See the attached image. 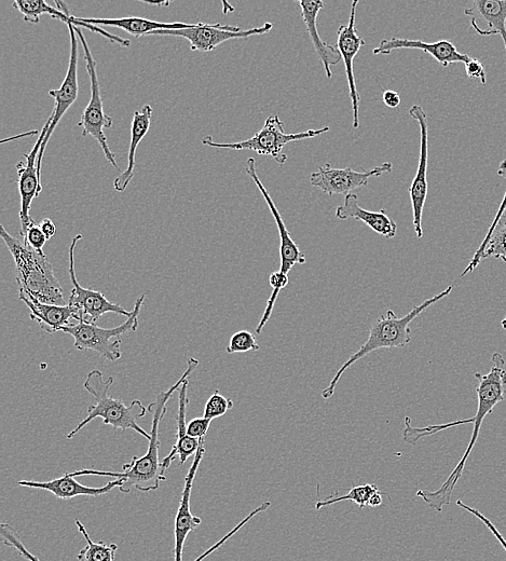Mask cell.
<instances>
[{
    "label": "cell",
    "instance_id": "9",
    "mask_svg": "<svg viewBox=\"0 0 506 561\" xmlns=\"http://www.w3.org/2000/svg\"><path fill=\"white\" fill-rule=\"evenodd\" d=\"M272 26V23L267 22L261 27H255V29L242 30L234 25L199 23L193 24L187 29L157 31L150 35L185 38L190 43L191 51L212 52L231 39H246L252 36L265 35L272 30Z\"/></svg>",
    "mask_w": 506,
    "mask_h": 561
},
{
    "label": "cell",
    "instance_id": "15",
    "mask_svg": "<svg viewBox=\"0 0 506 561\" xmlns=\"http://www.w3.org/2000/svg\"><path fill=\"white\" fill-rule=\"evenodd\" d=\"M52 118L50 117L46 122V125L41 131L39 138L32 149L30 154H25L24 157L26 162H19L17 164L18 170V185L21 196V210H20V221H21V236L24 238L27 230L35 223L30 215L32 203L35 198L39 197L41 191H43V185H41V180L39 179L37 171V159L40 152L41 146L45 141L48 130L51 126Z\"/></svg>",
    "mask_w": 506,
    "mask_h": 561
},
{
    "label": "cell",
    "instance_id": "8",
    "mask_svg": "<svg viewBox=\"0 0 506 561\" xmlns=\"http://www.w3.org/2000/svg\"><path fill=\"white\" fill-rule=\"evenodd\" d=\"M75 32L78 35L82 48L85 52V60L87 63V72L91 82V98L84 113H82L78 127L82 128V136H92L95 141H98L102 147L104 156L107 161L113 164V167L120 170L116 155L112 152L107 144L105 129L113 127V118L104 113L103 100L100 89V82L97 71V61L94 60L87 40L82 34L80 27L74 26Z\"/></svg>",
    "mask_w": 506,
    "mask_h": 561
},
{
    "label": "cell",
    "instance_id": "36",
    "mask_svg": "<svg viewBox=\"0 0 506 561\" xmlns=\"http://www.w3.org/2000/svg\"><path fill=\"white\" fill-rule=\"evenodd\" d=\"M457 505L460 506L461 509L468 511L469 513L474 515L476 518L480 519V521L482 523H484V525L491 531L492 535H494L495 538L499 541V543L502 545L504 551L506 552V540L501 535L498 528L494 524H492L491 521H489V518H487L480 511H478L476 509H473L472 506H470L466 503H463L461 500L457 501Z\"/></svg>",
    "mask_w": 506,
    "mask_h": 561
},
{
    "label": "cell",
    "instance_id": "39",
    "mask_svg": "<svg viewBox=\"0 0 506 561\" xmlns=\"http://www.w3.org/2000/svg\"><path fill=\"white\" fill-rule=\"evenodd\" d=\"M498 174L500 176H504L505 179H506V159L501 162L500 167L498 169ZM505 210H506V191H505V195L503 197V200L501 202L500 208H499V210L497 212V215L495 217V220H494V222H492L491 226L489 227L488 234H487L486 238L484 239V242H486L489 239V237L492 235V232L495 231L499 221L501 220V218L504 215Z\"/></svg>",
    "mask_w": 506,
    "mask_h": 561
},
{
    "label": "cell",
    "instance_id": "30",
    "mask_svg": "<svg viewBox=\"0 0 506 561\" xmlns=\"http://www.w3.org/2000/svg\"><path fill=\"white\" fill-rule=\"evenodd\" d=\"M377 491H379L378 487L373 484L355 486L348 492V495L337 498L331 497L327 498L324 501H319L316 504V509L320 511L323 508H326V506L334 505L343 501H351L355 504H358L360 506V509L363 510L365 506H368L369 499H371Z\"/></svg>",
    "mask_w": 506,
    "mask_h": 561
},
{
    "label": "cell",
    "instance_id": "6",
    "mask_svg": "<svg viewBox=\"0 0 506 561\" xmlns=\"http://www.w3.org/2000/svg\"><path fill=\"white\" fill-rule=\"evenodd\" d=\"M143 294L136 300L132 314L127 321L115 328H101L95 324L78 322L75 325L62 327V332L71 335L75 340V347L81 352L95 351L109 362H117L122 357L121 336L135 332L139 327V316L145 303Z\"/></svg>",
    "mask_w": 506,
    "mask_h": 561
},
{
    "label": "cell",
    "instance_id": "31",
    "mask_svg": "<svg viewBox=\"0 0 506 561\" xmlns=\"http://www.w3.org/2000/svg\"><path fill=\"white\" fill-rule=\"evenodd\" d=\"M269 283L272 287L273 292L267 301V307L263 314V318L256 327L257 334H261L263 332L264 327L269 322L272 316V311L273 308H275L280 292L284 290L287 285H289L290 279L289 276H285L280 271H276L273 272L270 276Z\"/></svg>",
    "mask_w": 506,
    "mask_h": 561
},
{
    "label": "cell",
    "instance_id": "42",
    "mask_svg": "<svg viewBox=\"0 0 506 561\" xmlns=\"http://www.w3.org/2000/svg\"><path fill=\"white\" fill-rule=\"evenodd\" d=\"M382 502H384V499H382V494L380 491H377L376 494L373 495L371 499H369L368 506L377 508V506H380Z\"/></svg>",
    "mask_w": 506,
    "mask_h": 561
},
{
    "label": "cell",
    "instance_id": "38",
    "mask_svg": "<svg viewBox=\"0 0 506 561\" xmlns=\"http://www.w3.org/2000/svg\"><path fill=\"white\" fill-rule=\"evenodd\" d=\"M466 65V73L471 79L481 80L482 84L485 85L487 82V75L485 72L484 65L481 61L477 59H471Z\"/></svg>",
    "mask_w": 506,
    "mask_h": 561
},
{
    "label": "cell",
    "instance_id": "45",
    "mask_svg": "<svg viewBox=\"0 0 506 561\" xmlns=\"http://www.w3.org/2000/svg\"><path fill=\"white\" fill-rule=\"evenodd\" d=\"M501 325H502V327L504 328V330H506V317H505V319L502 321Z\"/></svg>",
    "mask_w": 506,
    "mask_h": 561
},
{
    "label": "cell",
    "instance_id": "37",
    "mask_svg": "<svg viewBox=\"0 0 506 561\" xmlns=\"http://www.w3.org/2000/svg\"><path fill=\"white\" fill-rule=\"evenodd\" d=\"M212 420L207 418H195L187 423V433L195 439H205L211 427Z\"/></svg>",
    "mask_w": 506,
    "mask_h": 561
},
{
    "label": "cell",
    "instance_id": "26",
    "mask_svg": "<svg viewBox=\"0 0 506 561\" xmlns=\"http://www.w3.org/2000/svg\"><path fill=\"white\" fill-rule=\"evenodd\" d=\"M77 21L87 23L94 26H112L117 27L135 37L150 35L157 31H174L187 29L193 24L186 23H162L144 18L130 17L121 19H89L76 18Z\"/></svg>",
    "mask_w": 506,
    "mask_h": 561
},
{
    "label": "cell",
    "instance_id": "2",
    "mask_svg": "<svg viewBox=\"0 0 506 561\" xmlns=\"http://www.w3.org/2000/svg\"><path fill=\"white\" fill-rule=\"evenodd\" d=\"M491 362L492 366L488 374H475V378L478 382L476 387L478 400L476 415L470 419L455 421L456 427L462 426V424H474L473 434L466 453H464L455 470L451 472L446 482L439 490H419L417 492V496L425 501L430 506V508L434 509L437 512H442L444 506L450 504L451 497H453V492L460 478L462 477L469 456L472 453V450L478 440V436H480L484 419L487 417V415H490L492 412H494L495 407L505 399V360L500 353H495L494 357H492Z\"/></svg>",
    "mask_w": 506,
    "mask_h": 561
},
{
    "label": "cell",
    "instance_id": "44",
    "mask_svg": "<svg viewBox=\"0 0 506 561\" xmlns=\"http://www.w3.org/2000/svg\"><path fill=\"white\" fill-rule=\"evenodd\" d=\"M144 4L154 5V6H160V7H163V6H164V7H168V6L171 5L170 2H161V3H150V2H148V3H144Z\"/></svg>",
    "mask_w": 506,
    "mask_h": 561
},
{
    "label": "cell",
    "instance_id": "3",
    "mask_svg": "<svg viewBox=\"0 0 506 561\" xmlns=\"http://www.w3.org/2000/svg\"><path fill=\"white\" fill-rule=\"evenodd\" d=\"M453 290V286H448L447 289L439 295L426 300L425 303H422L420 306L413 307L403 318L396 316L393 310H388L386 316H380L373 323L365 344L339 368V371L336 373L333 380H331L330 386L322 391V398L324 400L333 398L341 377H343L353 364L365 358L369 353L381 349L404 348L409 345L410 342H412V330H410L409 327L410 323L416 320L422 312H425L428 308L447 297Z\"/></svg>",
    "mask_w": 506,
    "mask_h": 561
},
{
    "label": "cell",
    "instance_id": "14",
    "mask_svg": "<svg viewBox=\"0 0 506 561\" xmlns=\"http://www.w3.org/2000/svg\"><path fill=\"white\" fill-rule=\"evenodd\" d=\"M409 116L418 122L420 127V158L419 166L412 186L409 188L410 201H412L414 228L417 238L423 237L422 216L428 197V162H429V128L428 117L420 105L410 108Z\"/></svg>",
    "mask_w": 506,
    "mask_h": 561
},
{
    "label": "cell",
    "instance_id": "27",
    "mask_svg": "<svg viewBox=\"0 0 506 561\" xmlns=\"http://www.w3.org/2000/svg\"><path fill=\"white\" fill-rule=\"evenodd\" d=\"M494 257L506 263V216L503 215L496 229L489 239L482 243L476 251L469 266L462 272L461 277H466L473 272L484 259Z\"/></svg>",
    "mask_w": 506,
    "mask_h": 561
},
{
    "label": "cell",
    "instance_id": "20",
    "mask_svg": "<svg viewBox=\"0 0 506 561\" xmlns=\"http://www.w3.org/2000/svg\"><path fill=\"white\" fill-rule=\"evenodd\" d=\"M336 216L341 221L353 220L361 221L369 228L376 232V234L390 240L398 234V225L387 214L385 209L379 212L367 211L360 207L359 198L357 195L350 194L345 197L343 205L336 210Z\"/></svg>",
    "mask_w": 506,
    "mask_h": 561
},
{
    "label": "cell",
    "instance_id": "17",
    "mask_svg": "<svg viewBox=\"0 0 506 561\" xmlns=\"http://www.w3.org/2000/svg\"><path fill=\"white\" fill-rule=\"evenodd\" d=\"M245 171L250 175L259 191H261V194L265 198V201L267 202L268 208L272 213L273 218H275L281 240V268L279 271L283 273V275L289 276V273L294 268V266L306 264V255L304 252L300 251L298 244L291 237L290 232L289 230H287V227L283 221L279 209L277 208L276 203L273 202L270 194L268 193V190L262 183L261 179H259L256 170V161L254 158H249L248 161H246Z\"/></svg>",
    "mask_w": 506,
    "mask_h": 561
},
{
    "label": "cell",
    "instance_id": "33",
    "mask_svg": "<svg viewBox=\"0 0 506 561\" xmlns=\"http://www.w3.org/2000/svg\"><path fill=\"white\" fill-rule=\"evenodd\" d=\"M231 408H234V402L216 391L205 404L203 417L213 421L225 416Z\"/></svg>",
    "mask_w": 506,
    "mask_h": 561
},
{
    "label": "cell",
    "instance_id": "22",
    "mask_svg": "<svg viewBox=\"0 0 506 561\" xmlns=\"http://www.w3.org/2000/svg\"><path fill=\"white\" fill-rule=\"evenodd\" d=\"M299 5L302 7L303 20L313 47L323 63L327 78L331 79L333 77L331 66L337 65L343 59H341L338 49L322 40L318 31V16L325 4L321 0H312V2H299Z\"/></svg>",
    "mask_w": 506,
    "mask_h": 561
},
{
    "label": "cell",
    "instance_id": "24",
    "mask_svg": "<svg viewBox=\"0 0 506 561\" xmlns=\"http://www.w3.org/2000/svg\"><path fill=\"white\" fill-rule=\"evenodd\" d=\"M188 379L183 383L179 395V413H177V434L176 443L174 444L171 453L164 458L162 461L163 468L168 470L171 467V463L176 457L180 458V465H183L189 457L196 455L200 440L191 437L187 433V406L189 403L187 391H188Z\"/></svg>",
    "mask_w": 506,
    "mask_h": 561
},
{
    "label": "cell",
    "instance_id": "19",
    "mask_svg": "<svg viewBox=\"0 0 506 561\" xmlns=\"http://www.w3.org/2000/svg\"><path fill=\"white\" fill-rule=\"evenodd\" d=\"M464 13L477 34L500 35L506 53V0H476Z\"/></svg>",
    "mask_w": 506,
    "mask_h": 561
},
{
    "label": "cell",
    "instance_id": "28",
    "mask_svg": "<svg viewBox=\"0 0 506 561\" xmlns=\"http://www.w3.org/2000/svg\"><path fill=\"white\" fill-rule=\"evenodd\" d=\"M56 5L58 9L52 8L43 0H16L12 6L22 13L25 22L38 24L40 17L44 15H49L52 19L65 24L70 22V10L67 5L63 2H56Z\"/></svg>",
    "mask_w": 506,
    "mask_h": 561
},
{
    "label": "cell",
    "instance_id": "40",
    "mask_svg": "<svg viewBox=\"0 0 506 561\" xmlns=\"http://www.w3.org/2000/svg\"><path fill=\"white\" fill-rule=\"evenodd\" d=\"M382 100H384V103L390 108L399 107L402 102L400 93L392 90L385 91L384 94H382Z\"/></svg>",
    "mask_w": 506,
    "mask_h": 561
},
{
    "label": "cell",
    "instance_id": "25",
    "mask_svg": "<svg viewBox=\"0 0 506 561\" xmlns=\"http://www.w3.org/2000/svg\"><path fill=\"white\" fill-rule=\"evenodd\" d=\"M153 113V107L148 104L144 105L141 111H136L134 113L131 129V143L128 155V167L118 177H116L114 182V188L118 191V193L126 191L133 180L136 166V150H138L139 145L150 129V125H152Z\"/></svg>",
    "mask_w": 506,
    "mask_h": 561
},
{
    "label": "cell",
    "instance_id": "4",
    "mask_svg": "<svg viewBox=\"0 0 506 561\" xmlns=\"http://www.w3.org/2000/svg\"><path fill=\"white\" fill-rule=\"evenodd\" d=\"M0 237L15 261L19 292L33 296L41 303L65 306L62 286L46 254L27 248L12 237L4 225H0Z\"/></svg>",
    "mask_w": 506,
    "mask_h": 561
},
{
    "label": "cell",
    "instance_id": "41",
    "mask_svg": "<svg viewBox=\"0 0 506 561\" xmlns=\"http://www.w3.org/2000/svg\"><path fill=\"white\" fill-rule=\"evenodd\" d=\"M39 227L41 231L44 232V235L46 236L48 241L57 234V227L50 220V218H44V220L39 223Z\"/></svg>",
    "mask_w": 506,
    "mask_h": 561
},
{
    "label": "cell",
    "instance_id": "32",
    "mask_svg": "<svg viewBox=\"0 0 506 561\" xmlns=\"http://www.w3.org/2000/svg\"><path fill=\"white\" fill-rule=\"evenodd\" d=\"M261 350L256 337L249 331H240L231 336L226 349L229 354L256 352Z\"/></svg>",
    "mask_w": 506,
    "mask_h": 561
},
{
    "label": "cell",
    "instance_id": "18",
    "mask_svg": "<svg viewBox=\"0 0 506 561\" xmlns=\"http://www.w3.org/2000/svg\"><path fill=\"white\" fill-rule=\"evenodd\" d=\"M400 49H417L429 53L431 57L444 67L454 63L466 64L472 59L468 54L460 53L456 46L448 40H440L429 44L422 40L394 37L381 40L379 46L373 50V53L375 56H378V54H390Z\"/></svg>",
    "mask_w": 506,
    "mask_h": 561
},
{
    "label": "cell",
    "instance_id": "34",
    "mask_svg": "<svg viewBox=\"0 0 506 561\" xmlns=\"http://www.w3.org/2000/svg\"><path fill=\"white\" fill-rule=\"evenodd\" d=\"M0 535H2L3 541L7 546L15 549L20 556L29 561H40V559L32 554L26 549L24 543L22 542L18 531L11 525L3 523L0 525Z\"/></svg>",
    "mask_w": 506,
    "mask_h": 561
},
{
    "label": "cell",
    "instance_id": "7",
    "mask_svg": "<svg viewBox=\"0 0 506 561\" xmlns=\"http://www.w3.org/2000/svg\"><path fill=\"white\" fill-rule=\"evenodd\" d=\"M330 127L319 130H308L302 133L287 134L284 132V123L278 115L270 116L266 119L261 131H258L253 138L238 143H216L211 136L202 140V144L209 147L225 148L232 150H251L261 156H269L279 164L287 161V156L283 149L292 142L304 141L317 138L330 131Z\"/></svg>",
    "mask_w": 506,
    "mask_h": 561
},
{
    "label": "cell",
    "instance_id": "16",
    "mask_svg": "<svg viewBox=\"0 0 506 561\" xmlns=\"http://www.w3.org/2000/svg\"><path fill=\"white\" fill-rule=\"evenodd\" d=\"M205 455V439H200V445L195 455L193 464L185 478V486L183 496L180 502L179 510H177L175 518V546L174 561H183L184 547L191 531L197 529L202 521L200 517L195 516L190 510L191 490H193L194 481L200 467V463Z\"/></svg>",
    "mask_w": 506,
    "mask_h": 561
},
{
    "label": "cell",
    "instance_id": "5",
    "mask_svg": "<svg viewBox=\"0 0 506 561\" xmlns=\"http://www.w3.org/2000/svg\"><path fill=\"white\" fill-rule=\"evenodd\" d=\"M114 385V378L109 377L104 380L103 374L98 371H92L88 374L85 381V389L94 396L95 404L88 408L87 417L77 424V427L67 434V439L71 440L77 435L87 424L97 418H102L106 426H112L115 430L126 432L133 430L141 434L148 441L150 433L140 427L138 420L145 417L147 408L139 400H134L127 406L121 400L114 399L109 395V389Z\"/></svg>",
    "mask_w": 506,
    "mask_h": 561
},
{
    "label": "cell",
    "instance_id": "10",
    "mask_svg": "<svg viewBox=\"0 0 506 561\" xmlns=\"http://www.w3.org/2000/svg\"><path fill=\"white\" fill-rule=\"evenodd\" d=\"M81 239L82 235H77L70 246V277L74 289L67 305L75 311V320L87 324H95L106 313H116L119 316L130 318L132 311H127L120 305L112 303L103 293L85 289V287L80 285L75 269V250L76 245Z\"/></svg>",
    "mask_w": 506,
    "mask_h": 561
},
{
    "label": "cell",
    "instance_id": "21",
    "mask_svg": "<svg viewBox=\"0 0 506 561\" xmlns=\"http://www.w3.org/2000/svg\"><path fill=\"white\" fill-rule=\"evenodd\" d=\"M18 485L33 489H44L59 499L70 500L80 496L99 497L106 495L113 489L119 488L121 481L115 480L103 487H88L78 483L72 473H66L63 477L56 478V480L50 482L20 481Z\"/></svg>",
    "mask_w": 506,
    "mask_h": 561
},
{
    "label": "cell",
    "instance_id": "29",
    "mask_svg": "<svg viewBox=\"0 0 506 561\" xmlns=\"http://www.w3.org/2000/svg\"><path fill=\"white\" fill-rule=\"evenodd\" d=\"M76 525L81 533L84 536L85 540L87 541V546L84 550H81L78 555L79 561H114L116 552L118 551V545L113 544H105L104 542H93L89 536V533L80 521L76 519Z\"/></svg>",
    "mask_w": 506,
    "mask_h": 561
},
{
    "label": "cell",
    "instance_id": "43",
    "mask_svg": "<svg viewBox=\"0 0 506 561\" xmlns=\"http://www.w3.org/2000/svg\"><path fill=\"white\" fill-rule=\"evenodd\" d=\"M36 134H38V131L27 132V133H24L22 135L13 136V138H11V139L4 140L3 143L11 142L13 140H18V139H21V138H25V136H31V135H36Z\"/></svg>",
    "mask_w": 506,
    "mask_h": 561
},
{
    "label": "cell",
    "instance_id": "23",
    "mask_svg": "<svg viewBox=\"0 0 506 561\" xmlns=\"http://www.w3.org/2000/svg\"><path fill=\"white\" fill-rule=\"evenodd\" d=\"M19 298L29 307L31 319L36 321L49 334L61 331L62 327L70 325L71 319H75V311L68 305L58 306L41 303V301L25 292H19Z\"/></svg>",
    "mask_w": 506,
    "mask_h": 561
},
{
    "label": "cell",
    "instance_id": "12",
    "mask_svg": "<svg viewBox=\"0 0 506 561\" xmlns=\"http://www.w3.org/2000/svg\"><path fill=\"white\" fill-rule=\"evenodd\" d=\"M359 4V0L352 2L349 23L347 25H340L337 31V47L346 67L349 95L352 102L353 129L355 130L360 128L361 95L354 76V59L358 56L360 49L366 44L364 38L360 36L357 30V8Z\"/></svg>",
    "mask_w": 506,
    "mask_h": 561
},
{
    "label": "cell",
    "instance_id": "1",
    "mask_svg": "<svg viewBox=\"0 0 506 561\" xmlns=\"http://www.w3.org/2000/svg\"><path fill=\"white\" fill-rule=\"evenodd\" d=\"M199 361L190 358L185 373L179 381L175 383L168 391L161 392L157 395L156 401L147 407V412L153 415L152 432H150L149 447L147 453L143 457H133L130 463L123 465V472H109L97 470H79L72 473L77 476H109L115 477L121 481L119 490L123 494H129L132 489H138L143 492H149L159 489L161 482H166V469L160 462L159 450V427L163 417L168 412L167 404L173 396V393L180 390L183 383L193 374L199 366Z\"/></svg>",
    "mask_w": 506,
    "mask_h": 561
},
{
    "label": "cell",
    "instance_id": "35",
    "mask_svg": "<svg viewBox=\"0 0 506 561\" xmlns=\"http://www.w3.org/2000/svg\"><path fill=\"white\" fill-rule=\"evenodd\" d=\"M24 239V245L27 246V248L35 251V252H39V253H43V250L45 248V245L47 243V238L44 235V232L41 231L39 224L34 223L29 230H27Z\"/></svg>",
    "mask_w": 506,
    "mask_h": 561
},
{
    "label": "cell",
    "instance_id": "13",
    "mask_svg": "<svg viewBox=\"0 0 506 561\" xmlns=\"http://www.w3.org/2000/svg\"><path fill=\"white\" fill-rule=\"evenodd\" d=\"M66 25L68 27V31H70V36H71L70 65H68V70L61 88L58 90L49 91L50 97L53 98L54 101H56V106H54L53 108V114L51 115L52 118L51 126L48 130L43 146H41L40 148V152L37 159V171L40 180H41V168H43V159L45 155V150L51 138V135L53 134L54 130H56L58 123L66 114L68 109L71 108V106L78 98V92H79L78 77H77L78 38L74 29V25L71 22Z\"/></svg>",
    "mask_w": 506,
    "mask_h": 561
},
{
    "label": "cell",
    "instance_id": "11",
    "mask_svg": "<svg viewBox=\"0 0 506 561\" xmlns=\"http://www.w3.org/2000/svg\"><path fill=\"white\" fill-rule=\"evenodd\" d=\"M393 170L391 162L382 163L381 166L369 171L358 172L351 168L336 169L331 163H325L320 167L318 172H313L310 176V182L313 187H317L323 193L335 196L351 194V191L368 185L369 180Z\"/></svg>",
    "mask_w": 506,
    "mask_h": 561
}]
</instances>
